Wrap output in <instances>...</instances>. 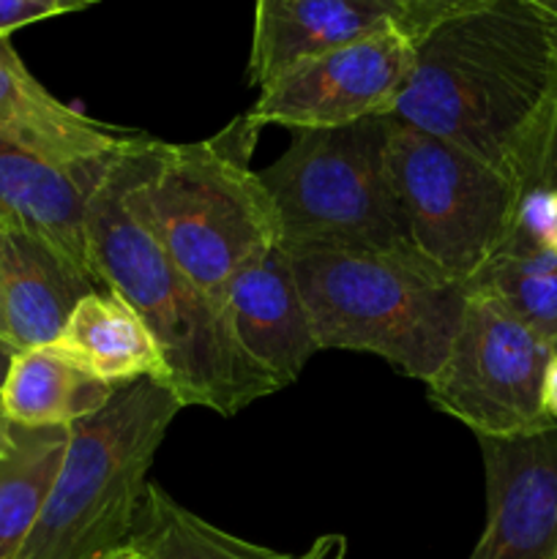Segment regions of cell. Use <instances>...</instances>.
Wrapping results in <instances>:
<instances>
[{"mask_svg":"<svg viewBox=\"0 0 557 559\" xmlns=\"http://www.w3.org/2000/svg\"><path fill=\"white\" fill-rule=\"evenodd\" d=\"M347 557V538L339 533L320 535L309 544V549L295 555V559H344Z\"/></svg>","mask_w":557,"mask_h":559,"instance_id":"25","label":"cell"},{"mask_svg":"<svg viewBox=\"0 0 557 559\" xmlns=\"http://www.w3.org/2000/svg\"><path fill=\"white\" fill-rule=\"evenodd\" d=\"M489 3L491 0H399V31L415 44L440 22L478 11Z\"/></svg>","mask_w":557,"mask_h":559,"instance_id":"23","label":"cell"},{"mask_svg":"<svg viewBox=\"0 0 557 559\" xmlns=\"http://www.w3.org/2000/svg\"><path fill=\"white\" fill-rule=\"evenodd\" d=\"M82 9H87L82 0H0V33L11 36L22 25Z\"/></svg>","mask_w":557,"mask_h":559,"instance_id":"24","label":"cell"},{"mask_svg":"<svg viewBox=\"0 0 557 559\" xmlns=\"http://www.w3.org/2000/svg\"><path fill=\"white\" fill-rule=\"evenodd\" d=\"M508 235L522 243L557 251V191L538 189V186L517 191V207Z\"/></svg>","mask_w":557,"mask_h":559,"instance_id":"21","label":"cell"},{"mask_svg":"<svg viewBox=\"0 0 557 559\" xmlns=\"http://www.w3.org/2000/svg\"><path fill=\"white\" fill-rule=\"evenodd\" d=\"M107 164L91 169L55 167L0 142V227L52 246L102 284L91 254V197Z\"/></svg>","mask_w":557,"mask_h":559,"instance_id":"12","label":"cell"},{"mask_svg":"<svg viewBox=\"0 0 557 559\" xmlns=\"http://www.w3.org/2000/svg\"><path fill=\"white\" fill-rule=\"evenodd\" d=\"M104 559H142V557H140V551L134 549V546H129V549L115 551V555H109V557H104Z\"/></svg>","mask_w":557,"mask_h":559,"instance_id":"29","label":"cell"},{"mask_svg":"<svg viewBox=\"0 0 557 559\" xmlns=\"http://www.w3.org/2000/svg\"><path fill=\"white\" fill-rule=\"evenodd\" d=\"M287 254L317 347L377 355L420 382L440 369L462 320L464 284L410 257L322 246Z\"/></svg>","mask_w":557,"mask_h":559,"instance_id":"4","label":"cell"},{"mask_svg":"<svg viewBox=\"0 0 557 559\" xmlns=\"http://www.w3.org/2000/svg\"><path fill=\"white\" fill-rule=\"evenodd\" d=\"M96 289L52 246L0 227V336L16 349L58 342L76 300Z\"/></svg>","mask_w":557,"mask_h":559,"instance_id":"15","label":"cell"},{"mask_svg":"<svg viewBox=\"0 0 557 559\" xmlns=\"http://www.w3.org/2000/svg\"><path fill=\"white\" fill-rule=\"evenodd\" d=\"M386 158L413 251L467 287L511 233L517 186L457 145L396 118L388 126Z\"/></svg>","mask_w":557,"mask_h":559,"instance_id":"7","label":"cell"},{"mask_svg":"<svg viewBox=\"0 0 557 559\" xmlns=\"http://www.w3.org/2000/svg\"><path fill=\"white\" fill-rule=\"evenodd\" d=\"M260 131L244 112L189 145L129 136L115 162L123 205L222 311L229 278L282 243L271 197L251 169Z\"/></svg>","mask_w":557,"mask_h":559,"instance_id":"2","label":"cell"},{"mask_svg":"<svg viewBox=\"0 0 557 559\" xmlns=\"http://www.w3.org/2000/svg\"><path fill=\"white\" fill-rule=\"evenodd\" d=\"M541 402H544V413L557 424V353L552 355L549 366L544 374V391H541Z\"/></svg>","mask_w":557,"mask_h":559,"instance_id":"26","label":"cell"},{"mask_svg":"<svg viewBox=\"0 0 557 559\" xmlns=\"http://www.w3.org/2000/svg\"><path fill=\"white\" fill-rule=\"evenodd\" d=\"M388 126L391 115L339 129L289 131L287 151L257 173L276 211L282 246L420 260L404 233L388 178Z\"/></svg>","mask_w":557,"mask_h":559,"instance_id":"6","label":"cell"},{"mask_svg":"<svg viewBox=\"0 0 557 559\" xmlns=\"http://www.w3.org/2000/svg\"><path fill=\"white\" fill-rule=\"evenodd\" d=\"M533 186L557 191V85L517 178V191L533 189Z\"/></svg>","mask_w":557,"mask_h":559,"instance_id":"22","label":"cell"},{"mask_svg":"<svg viewBox=\"0 0 557 559\" xmlns=\"http://www.w3.org/2000/svg\"><path fill=\"white\" fill-rule=\"evenodd\" d=\"M399 27V0H254L249 82L262 87L289 66Z\"/></svg>","mask_w":557,"mask_h":559,"instance_id":"14","label":"cell"},{"mask_svg":"<svg viewBox=\"0 0 557 559\" xmlns=\"http://www.w3.org/2000/svg\"><path fill=\"white\" fill-rule=\"evenodd\" d=\"M82 3H85V5H93V3H96V0H82Z\"/></svg>","mask_w":557,"mask_h":559,"instance_id":"30","label":"cell"},{"mask_svg":"<svg viewBox=\"0 0 557 559\" xmlns=\"http://www.w3.org/2000/svg\"><path fill=\"white\" fill-rule=\"evenodd\" d=\"M415 60V44L386 27L289 66L260 87L246 118L254 126L339 129L393 112Z\"/></svg>","mask_w":557,"mask_h":559,"instance_id":"9","label":"cell"},{"mask_svg":"<svg viewBox=\"0 0 557 559\" xmlns=\"http://www.w3.org/2000/svg\"><path fill=\"white\" fill-rule=\"evenodd\" d=\"M557 349L533 328L467 287L457 336L440 369L426 380V396L475 437L517 440L557 426L544 413L541 391Z\"/></svg>","mask_w":557,"mask_h":559,"instance_id":"8","label":"cell"},{"mask_svg":"<svg viewBox=\"0 0 557 559\" xmlns=\"http://www.w3.org/2000/svg\"><path fill=\"white\" fill-rule=\"evenodd\" d=\"M55 347L107 385L151 380L167 385V364L142 317L112 289L76 300Z\"/></svg>","mask_w":557,"mask_h":559,"instance_id":"16","label":"cell"},{"mask_svg":"<svg viewBox=\"0 0 557 559\" xmlns=\"http://www.w3.org/2000/svg\"><path fill=\"white\" fill-rule=\"evenodd\" d=\"M557 85V33L524 0H491L415 41L391 118L457 145L517 186Z\"/></svg>","mask_w":557,"mask_h":559,"instance_id":"1","label":"cell"},{"mask_svg":"<svg viewBox=\"0 0 557 559\" xmlns=\"http://www.w3.org/2000/svg\"><path fill=\"white\" fill-rule=\"evenodd\" d=\"M224 314L246 358L276 382L278 391L293 385L311 355L320 353L293 260L282 243L265 249L229 278Z\"/></svg>","mask_w":557,"mask_h":559,"instance_id":"11","label":"cell"},{"mask_svg":"<svg viewBox=\"0 0 557 559\" xmlns=\"http://www.w3.org/2000/svg\"><path fill=\"white\" fill-rule=\"evenodd\" d=\"M131 546L142 559H295L205 522L158 484H147Z\"/></svg>","mask_w":557,"mask_h":559,"instance_id":"19","label":"cell"},{"mask_svg":"<svg viewBox=\"0 0 557 559\" xmlns=\"http://www.w3.org/2000/svg\"><path fill=\"white\" fill-rule=\"evenodd\" d=\"M183 409L162 382L137 380L69 429L52 491L14 559H104L131 546L147 473Z\"/></svg>","mask_w":557,"mask_h":559,"instance_id":"5","label":"cell"},{"mask_svg":"<svg viewBox=\"0 0 557 559\" xmlns=\"http://www.w3.org/2000/svg\"><path fill=\"white\" fill-rule=\"evenodd\" d=\"M126 140L55 98L22 63L11 36L0 33V142L55 167L91 169L107 164Z\"/></svg>","mask_w":557,"mask_h":559,"instance_id":"13","label":"cell"},{"mask_svg":"<svg viewBox=\"0 0 557 559\" xmlns=\"http://www.w3.org/2000/svg\"><path fill=\"white\" fill-rule=\"evenodd\" d=\"M115 162L118 156L91 197V254L98 282L142 317L167 364V388L180 404L233 418L257 399L276 393V382L246 358L227 314L123 205Z\"/></svg>","mask_w":557,"mask_h":559,"instance_id":"3","label":"cell"},{"mask_svg":"<svg viewBox=\"0 0 557 559\" xmlns=\"http://www.w3.org/2000/svg\"><path fill=\"white\" fill-rule=\"evenodd\" d=\"M115 388L87 374L55 344L14 355L0 391V415L25 426H74L96 415Z\"/></svg>","mask_w":557,"mask_h":559,"instance_id":"17","label":"cell"},{"mask_svg":"<svg viewBox=\"0 0 557 559\" xmlns=\"http://www.w3.org/2000/svg\"><path fill=\"white\" fill-rule=\"evenodd\" d=\"M69 429L0 415V559H14L31 535L63 464Z\"/></svg>","mask_w":557,"mask_h":559,"instance_id":"18","label":"cell"},{"mask_svg":"<svg viewBox=\"0 0 557 559\" xmlns=\"http://www.w3.org/2000/svg\"><path fill=\"white\" fill-rule=\"evenodd\" d=\"M524 3L533 5L541 16L552 25V31L557 33V0H524Z\"/></svg>","mask_w":557,"mask_h":559,"instance_id":"28","label":"cell"},{"mask_svg":"<svg viewBox=\"0 0 557 559\" xmlns=\"http://www.w3.org/2000/svg\"><path fill=\"white\" fill-rule=\"evenodd\" d=\"M467 287L491 295L557 349V251L508 235Z\"/></svg>","mask_w":557,"mask_h":559,"instance_id":"20","label":"cell"},{"mask_svg":"<svg viewBox=\"0 0 557 559\" xmlns=\"http://www.w3.org/2000/svg\"><path fill=\"white\" fill-rule=\"evenodd\" d=\"M16 353H20V349H16L9 338L0 336V391H3L5 374H9V366H11V360H14Z\"/></svg>","mask_w":557,"mask_h":559,"instance_id":"27","label":"cell"},{"mask_svg":"<svg viewBox=\"0 0 557 559\" xmlns=\"http://www.w3.org/2000/svg\"><path fill=\"white\" fill-rule=\"evenodd\" d=\"M478 445L486 524L470 559H557V426Z\"/></svg>","mask_w":557,"mask_h":559,"instance_id":"10","label":"cell"}]
</instances>
